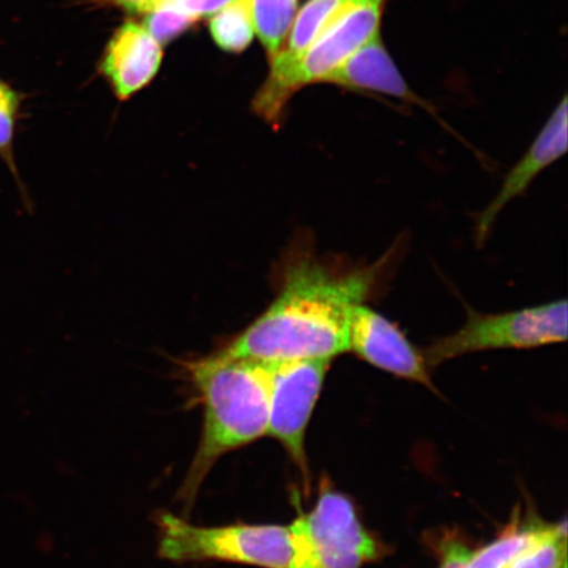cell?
I'll list each match as a JSON object with an SVG mask.
<instances>
[{
	"label": "cell",
	"mask_w": 568,
	"mask_h": 568,
	"mask_svg": "<svg viewBox=\"0 0 568 568\" xmlns=\"http://www.w3.org/2000/svg\"><path fill=\"white\" fill-rule=\"evenodd\" d=\"M326 84L352 91H372L402 99L404 102L425 106L408 88V83L390 59L381 33L375 34L358 51L341 63L325 78Z\"/></svg>",
	"instance_id": "11"
},
{
	"label": "cell",
	"mask_w": 568,
	"mask_h": 568,
	"mask_svg": "<svg viewBox=\"0 0 568 568\" xmlns=\"http://www.w3.org/2000/svg\"><path fill=\"white\" fill-rule=\"evenodd\" d=\"M159 552L172 562H217L262 568H316L300 524L196 527L172 514L159 517Z\"/></svg>",
	"instance_id": "3"
},
{
	"label": "cell",
	"mask_w": 568,
	"mask_h": 568,
	"mask_svg": "<svg viewBox=\"0 0 568 568\" xmlns=\"http://www.w3.org/2000/svg\"><path fill=\"white\" fill-rule=\"evenodd\" d=\"M162 59V45L145 28L126 21L106 44L101 71L116 98L128 101L154 80Z\"/></svg>",
	"instance_id": "10"
},
{
	"label": "cell",
	"mask_w": 568,
	"mask_h": 568,
	"mask_svg": "<svg viewBox=\"0 0 568 568\" xmlns=\"http://www.w3.org/2000/svg\"><path fill=\"white\" fill-rule=\"evenodd\" d=\"M21 101L23 98L20 92L0 78V160L10 170L13 181L24 197V203H28L30 201H28L24 184L21 182L16 160V136Z\"/></svg>",
	"instance_id": "16"
},
{
	"label": "cell",
	"mask_w": 568,
	"mask_h": 568,
	"mask_svg": "<svg viewBox=\"0 0 568 568\" xmlns=\"http://www.w3.org/2000/svg\"><path fill=\"white\" fill-rule=\"evenodd\" d=\"M204 402L201 444L182 488L187 503L224 454L267 435L270 367L267 361L236 357L224 351L190 364Z\"/></svg>",
	"instance_id": "2"
},
{
	"label": "cell",
	"mask_w": 568,
	"mask_h": 568,
	"mask_svg": "<svg viewBox=\"0 0 568 568\" xmlns=\"http://www.w3.org/2000/svg\"><path fill=\"white\" fill-rule=\"evenodd\" d=\"M97 2L119 7L128 12L146 13L155 9L162 0H97Z\"/></svg>",
	"instance_id": "21"
},
{
	"label": "cell",
	"mask_w": 568,
	"mask_h": 568,
	"mask_svg": "<svg viewBox=\"0 0 568 568\" xmlns=\"http://www.w3.org/2000/svg\"><path fill=\"white\" fill-rule=\"evenodd\" d=\"M554 525L532 524L507 532L487 548L474 551L466 568H506L520 554L544 538Z\"/></svg>",
	"instance_id": "15"
},
{
	"label": "cell",
	"mask_w": 568,
	"mask_h": 568,
	"mask_svg": "<svg viewBox=\"0 0 568 568\" xmlns=\"http://www.w3.org/2000/svg\"><path fill=\"white\" fill-rule=\"evenodd\" d=\"M386 265V258L343 266L311 253L291 255L280 295L224 352L268 362L332 361L349 352L352 311L371 297Z\"/></svg>",
	"instance_id": "1"
},
{
	"label": "cell",
	"mask_w": 568,
	"mask_h": 568,
	"mask_svg": "<svg viewBox=\"0 0 568 568\" xmlns=\"http://www.w3.org/2000/svg\"><path fill=\"white\" fill-rule=\"evenodd\" d=\"M567 98L562 99L551 113L549 122L545 124L537 139L517 165L504 178L503 186L494 201L480 213L475 229V239L478 244L485 243L496 219L507 205L523 195L532 181L557 162L567 152Z\"/></svg>",
	"instance_id": "9"
},
{
	"label": "cell",
	"mask_w": 568,
	"mask_h": 568,
	"mask_svg": "<svg viewBox=\"0 0 568 568\" xmlns=\"http://www.w3.org/2000/svg\"><path fill=\"white\" fill-rule=\"evenodd\" d=\"M247 3L255 34L272 61L287 40L300 0H247Z\"/></svg>",
	"instance_id": "13"
},
{
	"label": "cell",
	"mask_w": 568,
	"mask_h": 568,
	"mask_svg": "<svg viewBox=\"0 0 568 568\" xmlns=\"http://www.w3.org/2000/svg\"><path fill=\"white\" fill-rule=\"evenodd\" d=\"M196 21L175 6L161 3L145 13L144 23L141 26L159 44L165 45L186 32Z\"/></svg>",
	"instance_id": "18"
},
{
	"label": "cell",
	"mask_w": 568,
	"mask_h": 568,
	"mask_svg": "<svg viewBox=\"0 0 568 568\" xmlns=\"http://www.w3.org/2000/svg\"><path fill=\"white\" fill-rule=\"evenodd\" d=\"M387 0H308L297 10L282 51L270 61V69L291 65L307 51L326 28L357 6L386 3Z\"/></svg>",
	"instance_id": "12"
},
{
	"label": "cell",
	"mask_w": 568,
	"mask_h": 568,
	"mask_svg": "<svg viewBox=\"0 0 568 568\" xmlns=\"http://www.w3.org/2000/svg\"><path fill=\"white\" fill-rule=\"evenodd\" d=\"M234 0H162L161 3H169L176 7L195 20L215 16L224 7L231 4ZM160 3V4H161Z\"/></svg>",
	"instance_id": "19"
},
{
	"label": "cell",
	"mask_w": 568,
	"mask_h": 568,
	"mask_svg": "<svg viewBox=\"0 0 568 568\" xmlns=\"http://www.w3.org/2000/svg\"><path fill=\"white\" fill-rule=\"evenodd\" d=\"M210 32L226 53H243L252 44L255 31L247 0H234L212 16Z\"/></svg>",
	"instance_id": "14"
},
{
	"label": "cell",
	"mask_w": 568,
	"mask_h": 568,
	"mask_svg": "<svg viewBox=\"0 0 568 568\" xmlns=\"http://www.w3.org/2000/svg\"><path fill=\"white\" fill-rule=\"evenodd\" d=\"M329 365L331 359L268 362L267 435L278 439L302 468L305 467V430Z\"/></svg>",
	"instance_id": "6"
},
{
	"label": "cell",
	"mask_w": 568,
	"mask_h": 568,
	"mask_svg": "<svg viewBox=\"0 0 568 568\" xmlns=\"http://www.w3.org/2000/svg\"><path fill=\"white\" fill-rule=\"evenodd\" d=\"M567 339V301L506 314L468 311L467 322L453 335L439 338L422 353L426 366L460 355L495 349H531Z\"/></svg>",
	"instance_id": "5"
},
{
	"label": "cell",
	"mask_w": 568,
	"mask_h": 568,
	"mask_svg": "<svg viewBox=\"0 0 568 568\" xmlns=\"http://www.w3.org/2000/svg\"><path fill=\"white\" fill-rule=\"evenodd\" d=\"M474 551L459 541H450L443 546V565L439 568H466Z\"/></svg>",
	"instance_id": "20"
},
{
	"label": "cell",
	"mask_w": 568,
	"mask_h": 568,
	"mask_svg": "<svg viewBox=\"0 0 568 568\" xmlns=\"http://www.w3.org/2000/svg\"><path fill=\"white\" fill-rule=\"evenodd\" d=\"M385 6L371 3L354 7L326 28L291 65L270 69L266 81L253 99L255 115L264 119L274 130H280L290 99L297 91L310 84L323 83L347 57L379 33Z\"/></svg>",
	"instance_id": "4"
},
{
	"label": "cell",
	"mask_w": 568,
	"mask_h": 568,
	"mask_svg": "<svg viewBox=\"0 0 568 568\" xmlns=\"http://www.w3.org/2000/svg\"><path fill=\"white\" fill-rule=\"evenodd\" d=\"M506 568H567L565 525H554L548 535L523 551Z\"/></svg>",
	"instance_id": "17"
},
{
	"label": "cell",
	"mask_w": 568,
	"mask_h": 568,
	"mask_svg": "<svg viewBox=\"0 0 568 568\" xmlns=\"http://www.w3.org/2000/svg\"><path fill=\"white\" fill-rule=\"evenodd\" d=\"M316 568H361L378 557L371 535L362 527L353 504L326 489L310 514L297 518Z\"/></svg>",
	"instance_id": "7"
},
{
	"label": "cell",
	"mask_w": 568,
	"mask_h": 568,
	"mask_svg": "<svg viewBox=\"0 0 568 568\" xmlns=\"http://www.w3.org/2000/svg\"><path fill=\"white\" fill-rule=\"evenodd\" d=\"M349 352L382 371L433 387L423 354L395 324L365 303L352 311Z\"/></svg>",
	"instance_id": "8"
}]
</instances>
